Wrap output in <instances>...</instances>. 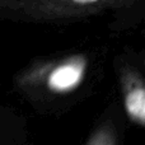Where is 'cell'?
Listing matches in <instances>:
<instances>
[{"instance_id": "6da1fadb", "label": "cell", "mask_w": 145, "mask_h": 145, "mask_svg": "<svg viewBox=\"0 0 145 145\" xmlns=\"http://www.w3.org/2000/svg\"><path fill=\"white\" fill-rule=\"evenodd\" d=\"M89 69L87 54L78 52L33 63L17 76L19 88L51 95H66L85 82Z\"/></svg>"}, {"instance_id": "7a4b0ae2", "label": "cell", "mask_w": 145, "mask_h": 145, "mask_svg": "<svg viewBox=\"0 0 145 145\" xmlns=\"http://www.w3.org/2000/svg\"><path fill=\"white\" fill-rule=\"evenodd\" d=\"M136 0H0V9L33 20H60L88 17Z\"/></svg>"}, {"instance_id": "3957f363", "label": "cell", "mask_w": 145, "mask_h": 145, "mask_svg": "<svg viewBox=\"0 0 145 145\" xmlns=\"http://www.w3.org/2000/svg\"><path fill=\"white\" fill-rule=\"evenodd\" d=\"M123 110L127 118L139 127L145 125V84L140 71L123 65L118 74Z\"/></svg>"}, {"instance_id": "277c9868", "label": "cell", "mask_w": 145, "mask_h": 145, "mask_svg": "<svg viewBox=\"0 0 145 145\" xmlns=\"http://www.w3.org/2000/svg\"><path fill=\"white\" fill-rule=\"evenodd\" d=\"M85 145H117V133L111 122H103L90 134Z\"/></svg>"}]
</instances>
